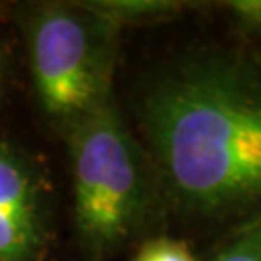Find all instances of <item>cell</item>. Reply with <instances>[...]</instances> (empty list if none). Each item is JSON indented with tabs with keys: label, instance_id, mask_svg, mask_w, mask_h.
Instances as JSON below:
<instances>
[{
	"label": "cell",
	"instance_id": "cell-1",
	"mask_svg": "<svg viewBox=\"0 0 261 261\" xmlns=\"http://www.w3.org/2000/svg\"><path fill=\"white\" fill-rule=\"evenodd\" d=\"M140 122L172 205L211 228L261 219V60L199 48L151 77Z\"/></svg>",
	"mask_w": 261,
	"mask_h": 261
},
{
	"label": "cell",
	"instance_id": "cell-2",
	"mask_svg": "<svg viewBox=\"0 0 261 261\" xmlns=\"http://www.w3.org/2000/svg\"><path fill=\"white\" fill-rule=\"evenodd\" d=\"M64 132L80 242L95 257L109 255L130 242L149 213L147 161L112 99Z\"/></svg>",
	"mask_w": 261,
	"mask_h": 261
},
{
	"label": "cell",
	"instance_id": "cell-3",
	"mask_svg": "<svg viewBox=\"0 0 261 261\" xmlns=\"http://www.w3.org/2000/svg\"><path fill=\"white\" fill-rule=\"evenodd\" d=\"M39 105L62 128L111 101L118 28L89 4H45L25 21Z\"/></svg>",
	"mask_w": 261,
	"mask_h": 261
},
{
	"label": "cell",
	"instance_id": "cell-4",
	"mask_svg": "<svg viewBox=\"0 0 261 261\" xmlns=\"http://www.w3.org/2000/svg\"><path fill=\"white\" fill-rule=\"evenodd\" d=\"M48 238L45 176L23 151L0 140V261H39Z\"/></svg>",
	"mask_w": 261,
	"mask_h": 261
},
{
	"label": "cell",
	"instance_id": "cell-5",
	"mask_svg": "<svg viewBox=\"0 0 261 261\" xmlns=\"http://www.w3.org/2000/svg\"><path fill=\"white\" fill-rule=\"evenodd\" d=\"M211 261H261V219L238 230Z\"/></svg>",
	"mask_w": 261,
	"mask_h": 261
},
{
	"label": "cell",
	"instance_id": "cell-6",
	"mask_svg": "<svg viewBox=\"0 0 261 261\" xmlns=\"http://www.w3.org/2000/svg\"><path fill=\"white\" fill-rule=\"evenodd\" d=\"M134 261H197L184 244L168 238H159L145 244Z\"/></svg>",
	"mask_w": 261,
	"mask_h": 261
},
{
	"label": "cell",
	"instance_id": "cell-7",
	"mask_svg": "<svg viewBox=\"0 0 261 261\" xmlns=\"http://www.w3.org/2000/svg\"><path fill=\"white\" fill-rule=\"evenodd\" d=\"M226 6L238 28L261 37V0H234L226 2Z\"/></svg>",
	"mask_w": 261,
	"mask_h": 261
},
{
	"label": "cell",
	"instance_id": "cell-8",
	"mask_svg": "<svg viewBox=\"0 0 261 261\" xmlns=\"http://www.w3.org/2000/svg\"><path fill=\"white\" fill-rule=\"evenodd\" d=\"M6 80H8V55H6L4 47L0 45V93L6 85Z\"/></svg>",
	"mask_w": 261,
	"mask_h": 261
}]
</instances>
